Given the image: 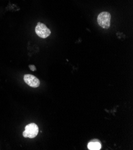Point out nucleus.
<instances>
[{
  "label": "nucleus",
  "instance_id": "nucleus-5",
  "mask_svg": "<svg viewBox=\"0 0 133 150\" xmlns=\"http://www.w3.org/2000/svg\"><path fill=\"white\" fill-rule=\"evenodd\" d=\"M88 149L90 150H100L101 148V143L97 139H94L88 142Z\"/></svg>",
  "mask_w": 133,
  "mask_h": 150
},
{
  "label": "nucleus",
  "instance_id": "nucleus-2",
  "mask_svg": "<svg viewBox=\"0 0 133 150\" xmlns=\"http://www.w3.org/2000/svg\"><path fill=\"white\" fill-rule=\"evenodd\" d=\"M39 128L35 123H30L26 126L23 132V136L25 138H34L38 134Z\"/></svg>",
  "mask_w": 133,
  "mask_h": 150
},
{
  "label": "nucleus",
  "instance_id": "nucleus-1",
  "mask_svg": "<svg viewBox=\"0 0 133 150\" xmlns=\"http://www.w3.org/2000/svg\"><path fill=\"white\" fill-rule=\"evenodd\" d=\"M111 15L109 12L103 11L100 13L97 17V22L101 28L108 29L110 25Z\"/></svg>",
  "mask_w": 133,
  "mask_h": 150
},
{
  "label": "nucleus",
  "instance_id": "nucleus-6",
  "mask_svg": "<svg viewBox=\"0 0 133 150\" xmlns=\"http://www.w3.org/2000/svg\"><path fill=\"white\" fill-rule=\"evenodd\" d=\"M29 68H30V69H31V71H35L36 69H37L35 66L34 65H29Z\"/></svg>",
  "mask_w": 133,
  "mask_h": 150
},
{
  "label": "nucleus",
  "instance_id": "nucleus-4",
  "mask_svg": "<svg viewBox=\"0 0 133 150\" xmlns=\"http://www.w3.org/2000/svg\"><path fill=\"white\" fill-rule=\"evenodd\" d=\"M25 82L31 87H38L40 85L39 79L31 74H25L23 77Z\"/></svg>",
  "mask_w": 133,
  "mask_h": 150
},
{
  "label": "nucleus",
  "instance_id": "nucleus-3",
  "mask_svg": "<svg viewBox=\"0 0 133 150\" xmlns=\"http://www.w3.org/2000/svg\"><path fill=\"white\" fill-rule=\"evenodd\" d=\"M35 33L38 36L42 38H46L51 34L50 30L44 23L38 22L36 28Z\"/></svg>",
  "mask_w": 133,
  "mask_h": 150
}]
</instances>
